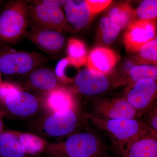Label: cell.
<instances>
[{"label":"cell","mask_w":157,"mask_h":157,"mask_svg":"<svg viewBox=\"0 0 157 157\" xmlns=\"http://www.w3.org/2000/svg\"><path fill=\"white\" fill-rule=\"evenodd\" d=\"M46 151L49 157H100L108 155L101 138L91 132L71 134L64 141L48 146Z\"/></svg>","instance_id":"7a4b0ae2"},{"label":"cell","mask_w":157,"mask_h":157,"mask_svg":"<svg viewBox=\"0 0 157 157\" xmlns=\"http://www.w3.org/2000/svg\"><path fill=\"white\" fill-rule=\"evenodd\" d=\"M136 15L141 19L155 21L157 17L156 0H145L141 2L136 10Z\"/></svg>","instance_id":"d4e9b609"},{"label":"cell","mask_w":157,"mask_h":157,"mask_svg":"<svg viewBox=\"0 0 157 157\" xmlns=\"http://www.w3.org/2000/svg\"><path fill=\"white\" fill-rule=\"evenodd\" d=\"M1 114H0V134L4 132V123Z\"/></svg>","instance_id":"f546056e"},{"label":"cell","mask_w":157,"mask_h":157,"mask_svg":"<svg viewBox=\"0 0 157 157\" xmlns=\"http://www.w3.org/2000/svg\"><path fill=\"white\" fill-rule=\"evenodd\" d=\"M67 57L77 68L86 64L87 55L86 47L83 42L72 38L69 39L67 44Z\"/></svg>","instance_id":"44dd1931"},{"label":"cell","mask_w":157,"mask_h":157,"mask_svg":"<svg viewBox=\"0 0 157 157\" xmlns=\"http://www.w3.org/2000/svg\"><path fill=\"white\" fill-rule=\"evenodd\" d=\"M0 104L8 114L18 118L33 117L41 105L36 96L9 82L0 86Z\"/></svg>","instance_id":"5b68a950"},{"label":"cell","mask_w":157,"mask_h":157,"mask_svg":"<svg viewBox=\"0 0 157 157\" xmlns=\"http://www.w3.org/2000/svg\"><path fill=\"white\" fill-rule=\"evenodd\" d=\"M28 9L30 22L32 23L60 32L70 30L61 8L33 4L28 5Z\"/></svg>","instance_id":"30bf717a"},{"label":"cell","mask_w":157,"mask_h":157,"mask_svg":"<svg viewBox=\"0 0 157 157\" xmlns=\"http://www.w3.org/2000/svg\"><path fill=\"white\" fill-rule=\"evenodd\" d=\"M63 8L69 29L71 26L75 31L79 30L86 26L93 15L86 1L67 0Z\"/></svg>","instance_id":"5bb4252c"},{"label":"cell","mask_w":157,"mask_h":157,"mask_svg":"<svg viewBox=\"0 0 157 157\" xmlns=\"http://www.w3.org/2000/svg\"><path fill=\"white\" fill-rule=\"evenodd\" d=\"M117 62V56L109 48L98 47L93 48L87 56L86 65L93 69L106 75L113 70Z\"/></svg>","instance_id":"2e32d148"},{"label":"cell","mask_w":157,"mask_h":157,"mask_svg":"<svg viewBox=\"0 0 157 157\" xmlns=\"http://www.w3.org/2000/svg\"><path fill=\"white\" fill-rule=\"evenodd\" d=\"M66 1H58V0H29L25 1L28 5H33V4H40L45 6H56L61 8L64 7Z\"/></svg>","instance_id":"f1b7e54d"},{"label":"cell","mask_w":157,"mask_h":157,"mask_svg":"<svg viewBox=\"0 0 157 157\" xmlns=\"http://www.w3.org/2000/svg\"><path fill=\"white\" fill-rule=\"evenodd\" d=\"M157 37L152 41L143 45L139 50L140 57L145 60L156 63L157 60Z\"/></svg>","instance_id":"484cf974"},{"label":"cell","mask_w":157,"mask_h":157,"mask_svg":"<svg viewBox=\"0 0 157 157\" xmlns=\"http://www.w3.org/2000/svg\"><path fill=\"white\" fill-rule=\"evenodd\" d=\"M147 121L144 123L155 133H157V107H154L152 109L146 113Z\"/></svg>","instance_id":"83f0119b"},{"label":"cell","mask_w":157,"mask_h":157,"mask_svg":"<svg viewBox=\"0 0 157 157\" xmlns=\"http://www.w3.org/2000/svg\"><path fill=\"white\" fill-rule=\"evenodd\" d=\"M14 132L19 137L27 153L30 155L37 156L48 148L47 142L39 135L29 133Z\"/></svg>","instance_id":"ffe728a7"},{"label":"cell","mask_w":157,"mask_h":157,"mask_svg":"<svg viewBox=\"0 0 157 157\" xmlns=\"http://www.w3.org/2000/svg\"><path fill=\"white\" fill-rule=\"evenodd\" d=\"M157 135L139 137L127 144L117 157H157Z\"/></svg>","instance_id":"9a60e30c"},{"label":"cell","mask_w":157,"mask_h":157,"mask_svg":"<svg viewBox=\"0 0 157 157\" xmlns=\"http://www.w3.org/2000/svg\"><path fill=\"white\" fill-rule=\"evenodd\" d=\"M156 35L155 21L139 20L128 27L124 34V45L127 51L136 52L143 45L155 39Z\"/></svg>","instance_id":"8fae6325"},{"label":"cell","mask_w":157,"mask_h":157,"mask_svg":"<svg viewBox=\"0 0 157 157\" xmlns=\"http://www.w3.org/2000/svg\"><path fill=\"white\" fill-rule=\"evenodd\" d=\"M78 68L67 57L61 59L57 63L54 72L61 84H68L74 81V78L71 74L76 77V76L72 74V72L75 73L74 71H76Z\"/></svg>","instance_id":"7402d4cb"},{"label":"cell","mask_w":157,"mask_h":157,"mask_svg":"<svg viewBox=\"0 0 157 157\" xmlns=\"http://www.w3.org/2000/svg\"><path fill=\"white\" fill-rule=\"evenodd\" d=\"M8 1H3V0H0V12L2 11V9L4 8V6L7 2Z\"/></svg>","instance_id":"4dcf8cb0"},{"label":"cell","mask_w":157,"mask_h":157,"mask_svg":"<svg viewBox=\"0 0 157 157\" xmlns=\"http://www.w3.org/2000/svg\"><path fill=\"white\" fill-rule=\"evenodd\" d=\"M108 15L121 30L128 27L134 22L136 10L128 3H121L114 5L109 9Z\"/></svg>","instance_id":"d6986e66"},{"label":"cell","mask_w":157,"mask_h":157,"mask_svg":"<svg viewBox=\"0 0 157 157\" xmlns=\"http://www.w3.org/2000/svg\"><path fill=\"white\" fill-rule=\"evenodd\" d=\"M2 82V75H1V73H0V86H1Z\"/></svg>","instance_id":"1f68e13d"},{"label":"cell","mask_w":157,"mask_h":157,"mask_svg":"<svg viewBox=\"0 0 157 157\" xmlns=\"http://www.w3.org/2000/svg\"><path fill=\"white\" fill-rule=\"evenodd\" d=\"M83 116L79 112L78 106L50 113L41 121L39 128L41 133L49 137L67 136L81 124Z\"/></svg>","instance_id":"8992f818"},{"label":"cell","mask_w":157,"mask_h":157,"mask_svg":"<svg viewBox=\"0 0 157 157\" xmlns=\"http://www.w3.org/2000/svg\"><path fill=\"white\" fill-rule=\"evenodd\" d=\"M44 98V104L49 113L78 106L74 93L68 88L56 89Z\"/></svg>","instance_id":"e0dca14e"},{"label":"cell","mask_w":157,"mask_h":157,"mask_svg":"<svg viewBox=\"0 0 157 157\" xmlns=\"http://www.w3.org/2000/svg\"><path fill=\"white\" fill-rule=\"evenodd\" d=\"M100 157H111L109 156V155H107L104 156Z\"/></svg>","instance_id":"d6a6232c"},{"label":"cell","mask_w":157,"mask_h":157,"mask_svg":"<svg viewBox=\"0 0 157 157\" xmlns=\"http://www.w3.org/2000/svg\"><path fill=\"white\" fill-rule=\"evenodd\" d=\"M25 38L50 57L60 52L66 42L61 32L42 27L31 22Z\"/></svg>","instance_id":"ba28073f"},{"label":"cell","mask_w":157,"mask_h":157,"mask_svg":"<svg viewBox=\"0 0 157 157\" xmlns=\"http://www.w3.org/2000/svg\"><path fill=\"white\" fill-rule=\"evenodd\" d=\"M36 157L27 153L14 131H5L0 134V157Z\"/></svg>","instance_id":"ac0fdd59"},{"label":"cell","mask_w":157,"mask_h":157,"mask_svg":"<svg viewBox=\"0 0 157 157\" xmlns=\"http://www.w3.org/2000/svg\"><path fill=\"white\" fill-rule=\"evenodd\" d=\"M22 78L25 79V90L43 97L54 90L63 87L54 71L44 67L37 68Z\"/></svg>","instance_id":"7c38bea8"},{"label":"cell","mask_w":157,"mask_h":157,"mask_svg":"<svg viewBox=\"0 0 157 157\" xmlns=\"http://www.w3.org/2000/svg\"><path fill=\"white\" fill-rule=\"evenodd\" d=\"M100 26L102 40L107 44H111L114 41L121 30L119 27L107 16L101 18Z\"/></svg>","instance_id":"603a6c76"},{"label":"cell","mask_w":157,"mask_h":157,"mask_svg":"<svg viewBox=\"0 0 157 157\" xmlns=\"http://www.w3.org/2000/svg\"><path fill=\"white\" fill-rule=\"evenodd\" d=\"M30 23L24 0L8 1L0 12V43L10 46L25 37Z\"/></svg>","instance_id":"3957f363"},{"label":"cell","mask_w":157,"mask_h":157,"mask_svg":"<svg viewBox=\"0 0 157 157\" xmlns=\"http://www.w3.org/2000/svg\"><path fill=\"white\" fill-rule=\"evenodd\" d=\"M156 80L151 78L140 79L130 85L126 99L130 105L140 114L144 115L152 109L156 98Z\"/></svg>","instance_id":"9c48e42d"},{"label":"cell","mask_w":157,"mask_h":157,"mask_svg":"<svg viewBox=\"0 0 157 157\" xmlns=\"http://www.w3.org/2000/svg\"><path fill=\"white\" fill-rule=\"evenodd\" d=\"M73 82L75 90L86 96L102 94L109 86V82L106 75L89 68L78 72Z\"/></svg>","instance_id":"4fadbf2b"},{"label":"cell","mask_w":157,"mask_h":157,"mask_svg":"<svg viewBox=\"0 0 157 157\" xmlns=\"http://www.w3.org/2000/svg\"><path fill=\"white\" fill-rule=\"evenodd\" d=\"M85 115L87 120L90 121L93 125L110 135L114 142L113 147L116 154L132 140L147 135H157V133L139 120L104 119L94 117L87 113Z\"/></svg>","instance_id":"6da1fadb"},{"label":"cell","mask_w":157,"mask_h":157,"mask_svg":"<svg viewBox=\"0 0 157 157\" xmlns=\"http://www.w3.org/2000/svg\"><path fill=\"white\" fill-rule=\"evenodd\" d=\"M129 75L130 78L133 81L132 83L144 78H151L156 80L157 67L155 66L149 65L135 66L130 69Z\"/></svg>","instance_id":"cb8c5ba5"},{"label":"cell","mask_w":157,"mask_h":157,"mask_svg":"<svg viewBox=\"0 0 157 157\" xmlns=\"http://www.w3.org/2000/svg\"><path fill=\"white\" fill-rule=\"evenodd\" d=\"M90 115L104 119H132L138 120L142 116L125 98L98 99L93 102Z\"/></svg>","instance_id":"52a82bcc"},{"label":"cell","mask_w":157,"mask_h":157,"mask_svg":"<svg viewBox=\"0 0 157 157\" xmlns=\"http://www.w3.org/2000/svg\"><path fill=\"white\" fill-rule=\"evenodd\" d=\"M86 1L88 6L89 7L90 11L92 14L98 13L104 10L112 2L110 0H102V1H94V0H87Z\"/></svg>","instance_id":"4316f807"},{"label":"cell","mask_w":157,"mask_h":157,"mask_svg":"<svg viewBox=\"0 0 157 157\" xmlns=\"http://www.w3.org/2000/svg\"><path fill=\"white\" fill-rule=\"evenodd\" d=\"M48 61L45 55L16 50L0 43V73L7 78H22Z\"/></svg>","instance_id":"277c9868"}]
</instances>
